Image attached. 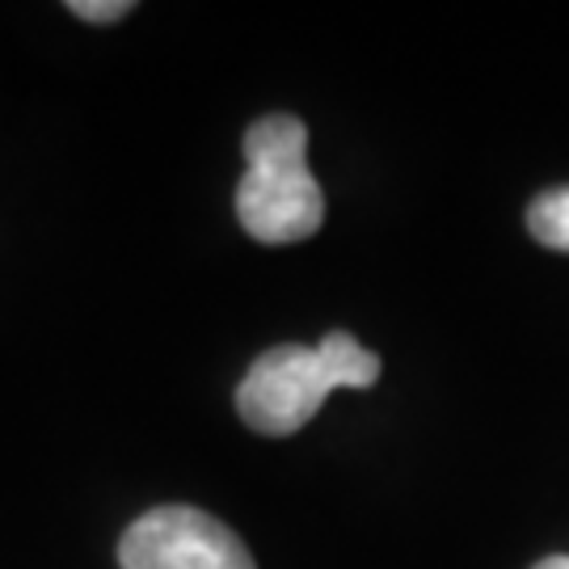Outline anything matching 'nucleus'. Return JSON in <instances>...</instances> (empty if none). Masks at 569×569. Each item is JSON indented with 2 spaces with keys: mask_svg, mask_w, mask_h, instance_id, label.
Segmentation results:
<instances>
[{
  "mask_svg": "<svg viewBox=\"0 0 569 569\" xmlns=\"http://www.w3.org/2000/svg\"><path fill=\"white\" fill-rule=\"evenodd\" d=\"M528 228L540 244L569 253V186H557L528 207Z\"/></svg>",
  "mask_w": 569,
  "mask_h": 569,
  "instance_id": "nucleus-4",
  "label": "nucleus"
},
{
  "mask_svg": "<svg viewBox=\"0 0 569 569\" xmlns=\"http://www.w3.org/2000/svg\"><path fill=\"white\" fill-rule=\"evenodd\" d=\"M122 569H258L244 540L216 515L194 507H157L119 540Z\"/></svg>",
  "mask_w": 569,
  "mask_h": 569,
  "instance_id": "nucleus-3",
  "label": "nucleus"
},
{
  "mask_svg": "<svg viewBox=\"0 0 569 569\" xmlns=\"http://www.w3.org/2000/svg\"><path fill=\"white\" fill-rule=\"evenodd\" d=\"M308 127L296 114H266L244 131L237 216L262 244L308 241L326 220V194L308 169Z\"/></svg>",
  "mask_w": 569,
  "mask_h": 569,
  "instance_id": "nucleus-2",
  "label": "nucleus"
},
{
  "mask_svg": "<svg viewBox=\"0 0 569 569\" xmlns=\"http://www.w3.org/2000/svg\"><path fill=\"white\" fill-rule=\"evenodd\" d=\"M536 569H569V557H545Z\"/></svg>",
  "mask_w": 569,
  "mask_h": 569,
  "instance_id": "nucleus-6",
  "label": "nucleus"
},
{
  "mask_svg": "<svg viewBox=\"0 0 569 569\" xmlns=\"http://www.w3.org/2000/svg\"><path fill=\"white\" fill-rule=\"evenodd\" d=\"M380 380V355L333 329L321 346H274L253 359L237 388L244 427L258 435H296L317 418L333 388H371Z\"/></svg>",
  "mask_w": 569,
  "mask_h": 569,
  "instance_id": "nucleus-1",
  "label": "nucleus"
},
{
  "mask_svg": "<svg viewBox=\"0 0 569 569\" xmlns=\"http://www.w3.org/2000/svg\"><path fill=\"white\" fill-rule=\"evenodd\" d=\"M68 13H77V18H84V21H119L131 13V4H127V0H110V4H98V0H72Z\"/></svg>",
  "mask_w": 569,
  "mask_h": 569,
  "instance_id": "nucleus-5",
  "label": "nucleus"
}]
</instances>
